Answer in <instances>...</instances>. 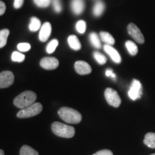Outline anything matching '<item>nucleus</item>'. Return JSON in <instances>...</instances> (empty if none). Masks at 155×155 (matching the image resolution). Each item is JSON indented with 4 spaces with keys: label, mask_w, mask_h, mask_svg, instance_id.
I'll list each match as a JSON object with an SVG mask.
<instances>
[{
    "label": "nucleus",
    "mask_w": 155,
    "mask_h": 155,
    "mask_svg": "<svg viewBox=\"0 0 155 155\" xmlns=\"http://www.w3.org/2000/svg\"><path fill=\"white\" fill-rule=\"evenodd\" d=\"M74 68L75 71L80 75H88L91 73L92 69L91 65L85 61H79L75 63Z\"/></svg>",
    "instance_id": "10"
},
{
    "label": "nucleus",
    "mask_w": 155,
    "mask_h": 155,
    "mask_svg": "<svg viewBox=\"0 0 155 155\" xmlns=\"http://www.w3.org/2000/svg\"><path fill=\"white\" fill-rule=\"evenodd\" d=\"M52 26L50 22H46L44 23L42 28H40V33H39V39L41 42H46L50 38L51 35Z\"/></svg>",
    "instance_id": "11"
},
{
    "label": "nucleus",
    "mask_w": 155,
    "mask_h": 155,
    "mask_svg": "<svg viewBox=\"0 0 155 155\" xmlns=\"http://www.w3.org/2000/svg\"><path fill=\"white\" fill-rule=\"evenodd\" d=\"M151 155H155V154H151Z\"/></svg>",
    "instance_id": "35"
},
{
    "label": "nucleus",
    "mask_w": 155,
    "mask_h": 155,
    "mask_svg": "<svg viewBox=\"0 0 155 155\" xmlns=\"http://www.w3.org/2000/svg\"><path fill=\"white\" fill-rule=\"evenodd\" d=\"M127 30L130 36L132 37L134 40H135L138 43L143 44L145 42L144 37L137 25L134 23H130L127 27Z\"/></svg>",
    "instance_id": "8"
},
{
    "label": "nucleus",
    "mask_w": 155,
    "mask_h": 155,
    "mask_svg": "<svg viewBox=\"0 0 155 155\" xmlns=\"http://www.w3.org/2000/svg\"><path fill=\"white\" fill-rule=\"evenodd\" d=\"M89 38H90L91 43L92 44V45L95 47L96 48H101V40L99 39V37L98 36L96 32H92L91 33L90 36H89Z\"/></svg>",
    "instance_id": "21"
},
{
    "label": "nucleus",
    "mask_w": 155,
    "mask_h": 155,
    "mask_svg": "<svg viewBox=\"0 0 155 155\" xmlns=\"http://www.w3.org/2000/svg\"><path fill=\"white\" fill-rule=\"evenodd\" d=\"M114 74L113 71L111 69H107L106 71V75L108 77H111V75Z\"/></svg>",
    "instance_id": "33"
},
{
    "label": "nucleus",
    "mask_w": 155,
    "mask_h": 155,
    "mask_svg": "<svg viewBox=\"0 0 155 155\" xmlns=\"http://www.w3.org/2000/svg\"><path fill=\"white\" fill-rule=\"evenodd\" d=\"M101 39L103 42H104L106 45H113L115 43V40L111 34L106 32H100Z\"/></svg>",
    "instance_id": "17"
},
{
    "label": "nucleus",
    "mask_w": 155,
    "mask_h": 155,
    "mask_svg": "<svg viewBox=\"0 0 155 155\" xmlns=\"http://www.w3.org/2000/svg\"><path fill=\"white\" fill-rule=\"evenodd\" d=\"M125 45L130 55L134 56L138 53V47L134 42L131 41V40H128L126 42Z\"/></svg>",
    "instance_id": "19"
},
{
    "label": "nucleus",
    "mask_w": 155,
    "mask_h": 155,
    "mask_svg": "<svg viewBox=\"0 0 155 155\" xmlns=\"http://www.w3.org/2000/svg\"><path fill=\"white\" fill-rule=\"evenodd\" d=\"M104 96H105L106 101H107V103L110 106L115 108H118L121 105V98H120L118 93L115 90H114L113 88H106L105 90V92H104Z\"/></svg>",
    "instance_id": "5"
},
{
    "label": "nucleus",
    "mask_w": 155,
    "mask_h": 155,
    "mask_svg": "<svg viewBox=\"0 0 155 155\" xmlns=\"http://www.w3.org/2000/svg\"><path fill=\"white\" fill-rule=\"evenodd\" d=\"M53 8L55 9L56 12L57 13L61 12L63 7H62L61 0H53Z\"/></svg>",
    "instance_id": "29"
},
{
    "label": "nucleus",
    "mask_w": 155,
    "mask_h": 155,
    "mask_svg": "<svg viewBox=\"0 0 155 155\" xmlns=\"http://www.w3.org/2000/svg\"><path fill=\"white\" fill-rule=\"evenodd\" d=\"M15 75L12 72L5 71L0 73V88H9L14 83Z\"/></svg>",
    "instance_id": "7"
},
{
    "label": "nucleus",
    "mask_w": 155,
    "mask_h": 155,
    "mask_svg": "<svg viewBox=\"0 0 155 155\" xmlns=\"http://www.w3.org/2000/svg\"><path fill=\"white\" fill-rule=\"evenodd\" d=\"M35 5L41 8H45L50 5L51 0H33Z\"/></svg>",
    "instance_id": "27"
},
{
    "label": "nucleus",
    "mask_w": 155,
    "mask_h": 155,
    "mask_svg": "<svg viewBox=\"0 0 155 155\" xmlns=\"http://www.w3.org/2000/svg\"><path fill=\"white\" fill-rule=\"evenodd\" d=\"M93 155H114V154H113V152H112L111 150H102L98 151V152L95 153V154Z\"/></svg>",
    "instance_id": "30"
},
{
    "label": "nucleus",
    "mask_w": 155,
    "mask_h": 155,
    "mask_svg": "<svg viewBox=\"0 0 155 155\" xmlns=\"http://www.w3.org/2000/svg\"><path fill=\"white\" fill-rule=\"evenodd\" d=\"M86 22L83 20H80L77 22L76 24V30L80 34H83L86 32Z\"/></svg>",
    "instance_id": "26"
},
{
    "label": "nucleus",
    "mask_w": 155,
    "mask_h": 155,
    "mask_svg": "<svg viewBox=\"0 0 155 155\" xmlns=\"http://www.w3.org/2000/svg\"><path fill=\"white\" fill-rule=\"evenodd\" d=\"M144 143L150 148L155 149V133L149 132L145 135Z\"/></svg>",
    "instance_id": "15"
},
{
    "label": "nucleus",
    "mask_w": 155,
    "mask_h": 155,
    "mask_svg": "<svg viewBox=\"0 0 155 155\" xmlns=\"http://www.w3.org/2000/svg\"><path fill=\"white\" fill-rule=\"evenodd\" d=\"M6 11V5L2 1H0V16L3 15Z\"/></svg>",
    "instance_id": "32"
},
{
    "label": "nucleus",
    "mask_w": 155,
    "mask_h": 155,
    "mask_svg": "<svg viewBox=\"0 0 155 155\" xmlns=\"http://www.w3.org/2000/svg\"><path fill=\"white\" fill-rule=\"evenodd\" d=\"M12 61L14 62H19V63H21V62H23L25 59V55H23L22 53H19V52L15 51L13 52L12 54Z\"/></svg>",
    "instance_id": "25"
},
{
    "label": "nucleus",
    "mask_w": 155,
    "mask_h": 155,
    "mask_svg": "<svg viewBox=\"0 0 155 155\" xmlns=\"http://www.w3.org/2000/svg\"><path fill=\"white\" fill-rule=\"evenodd\" d=\"M20 155H39L38 152L32 149V147L28 145H24L21 148L20 152H19Z\"/></svg>",
    "instance_id": "22"
},
{
    "label": "nucleus",
    "mask_w": 155,
    "mask_h": 155,
    "mask_svg": "<svg viewBox=\"0 0 155 155\" xmlns=\"http://www.w3.org/2000/svg\"><path fill=\"white\" fill-rule=\"evenodd\" d=\"M0 155H5V152L2 150H0Z\"/></svg>",
    "instance_id": "34"
},
{
    "label": "nucleus",
    "mask_w": 155,
    "mask_h": 155,
    "mask_svg": "<svg viewBox=\"0 0 155 155\" xmlns=\"http://www.w3.org/2000/svg\"><path fill=\"white\" fill-rule=\"evenodd\" d=\"M37 99V95L32 91H26L21 93L14 99V105L23 109L34 104Z\"/></svg>",
    "instance_id": "1"
},
{
    "label": "nucleus",
    "mask_w": 155,
    "mask_h": 155,
    "mask_svg": "<svg viewBox=\"0 0 155 155\" xmlns=\"http://www.w3.org/2000/svg\"><path fill=\"white\" fill-rule=\"evenodd\" d=\"M31 45L29 43L27 42H22V43H19L17 45V49L21 52H28L30 50Z\"/></svg>",
    "instance_id": "28"
},
{
    "label": "nucleus",
    "mask_w": 155,
    "mask_h": 155,
    "mask_svg": "<svg viewBox=\"0 0 155 155\" xmlns=\"http://www.w3.org/2000/svg\"><path fill=\"white\" fill-rule=\"evenodd\" d=\"M51 129L56 136L63 138H72L74 137L75 132V129L71 126L57 121L52 124Z\"/></svg>",
    "instance_id": "3"
},
{
    "label": "nucleus",
    "mask_w": 155,
    "mask_h": 155,
    "mask_svg": "<svg viewBox=\"0 0 155 155\" xmlns=\"http://www.w3.org/2000/svg\"><path fill=\"white\" fill-rule=\"evenodd\" d=\"M40 65L45 70H55L59 65V61L54 57H45L40 61Z\"/></svg>",
    "instance_id": "9"
},
{
    "label": "nucleus",
    "mask_w": 155,
    "mask_h": 155,
    "mask_svg": "<svg viewBox=\"0 0 155 155\" xmlns=\"http://www.w3.org/2000/svg\"><path fill=\"white\" fill-rule=\"evenodd\" d=\"M94 57L95 58V60H96V61L98 62V63L100 64V65H104V64L106 63V61H107L106 56L98 51L94 52Z\"/></svg>",
    "instance_id": "24"
},
{
    "label": "nucleus",
    "mask_w": 155,
    "mask_h": 155,
    "mask_svg": "<svg viewBox=\"0 0 155 155\" xmlns=\"http://www.w3.org/2000/svg\"><path fill=\"white\" fill-rule=\"evenodd\" d=\"M104 48V50L106 51V53H107L110 57H111L112 61L115 62L116 63H121V55H119V53H118V51L115 49V48L112 47L111 45H105Z\"/></svg>",
    "instance_id": "12"
},
{
    "label": "nucleus",
    "mask_w": 155,
    "mask_h": 155,
    "mask_svg": "<svg viewBox=\"0 0 155 155\" xmlns=\"http://www.w3.org/2000/svg\"><path fill=\"white\" fill-rule=\"evenodd\" d=\"M104 9H105V4L101 1H98L95 4L94 9H93V13H94V16L100 17L104 13Z\"/></svg>",
    "instance_id": "16"
},
{
    "label": "nucleus",
    "mask_w": 155,
    "mask_h": 155,
    "mask_svg": "<svg viewBox=\"0 0 155 155\" xmlns=\"http://www.w3.org/2000/svg\"><path fill=\"white\" fill-rule=\"evenodd\" d=\"M68 42L70 47L74 50H79L81 48V44L79 41L78 38L75 35H70L68 38Z\"/></svg>",
    "instance_id": "14"
},
{
    "label": "nucleus",
    "mask_w": 155,
    "mask_h": 155,
    "mask_svg": "<svg viewBox=\"0 0 155 155\" xmlns=\"http://www.w3.org/2000/svg\"><path fill=\"white\" fill-rule=\"evenodd\" d=\"M42 111V105L40 103H34L32 105L21 109L17 114L19 119H26L38 115Z\"/></svg>",
    "instance_id": "4"
},
{
    "label": "nucleus",
    "mask_w": 155,
    "mask_h": 155,
    "mask_svg": "<svg viewBox=\"0 0 155 155\" xmlns=\"http://www.w3.org/2000/svg\"><path fill=\"white\" fill-rule=\"evenodd\" d=\"M58 45V40H56V39H53L50 41L48 45L46 47V51H47L48 53L51 54L53 53L54 51H55L56 48H57Z\"/></svg>",
    "instance_id": "23"
},
{
    "label": "nucleus",
    "mask_w": 155,
    "mask_h": 155,
    "mask_svg": "<svg viewBox=\"0 0 155 155\" xmlns=\"http://www.w3.org/2000/svg\"><path fill=\"white\" fill-rule=\"evenodd\" d=\"M58 115L64 121L73 124L80 123L82 120V116L80 112L69 107H62L60 108L58 111Z\"/></svg>",
    "instance_id": "2"
},
{
    "label": "nucleus",
    "mask_w": 155,
    "mask_h": 155,
    "mask_svg": "<svg viewBox=\"0 0 155 155\" xmlns=\"http://www.w3.org/2000/svg\"><path fill=\"white\" fill-rule=\"evenodd\" d=\"M41 27V22L38 17H32L30 19V25H29V29L32 32H36Z\"/></svg>",
    "instance_id": "18"
},
{
    "label": "nucleus",
    "mask_w": 155,
    "mask_h": 155,
    "mask_svg": "<svg viewBox=\"0 0 155 155\" xmlns=\"http://www.w3.org/2000/svg\"><path fill=\"white\" fill-rule=\"evenodd\" d=\"M71 9L75 15L82 14L85 9L84 0H72L71 1Z\"/></svg>",
    "instance_id": "13"
},
{
    "label": "nucleus",
    "mask_w": 155,
    "mask_h": 155,
    "mask_svg": "<svg viewBox=\"0 0 155 155\" xmlns=\"http://www.w3.org/2000/svg\"><path fill=\"white\" fill-rule=\"evenodd\" d=\"M128 94L129 98L133 101L139 99L141 98L142 96V87L141 83L138 80L134 79Z\"/></svg>",
    "instance_id": "6"
},
{
    "label": "nucleus",
    "mask_w": 155,
    "mask_h": 155,
    "mask_svg": "<svg viewBox=\"0 0 155 155\" xmlns=\"http://www.w3.org/2000/svg\"><path fill=\"white\" fill-rule=\"evenodd\" d=\"M24 0H15L14 2V7L15 9H18L22 7Z\"/></svg>",
    "instance_id": "31"
},
{
    "label": "nucleus",
    "mask_w": 155,
    "mask_h": 155,
    "mask_svg": "<svg viewBox=\"0 0 155 155\" xmlns=\"http://www.w3.org/2000/svg\"><path fill=\"white\" fill-rule=\"evenodd\" d=\"M9 35L8 29H3L0 30V48H2L7 45V38Z\"/></svg>",
    "instance_id": "20"
}]
</instances>
